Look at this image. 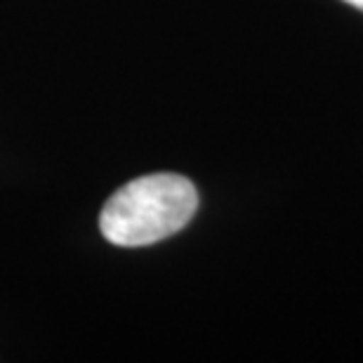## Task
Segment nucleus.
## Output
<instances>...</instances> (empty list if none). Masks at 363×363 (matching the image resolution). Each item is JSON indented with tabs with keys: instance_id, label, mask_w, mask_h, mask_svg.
I'll return each mask as SVG.
<instances>
[{
	"instance_id": "obj_1",
	"label": "nucleus",
	"mask_w": 363,
	"mask_h": 363,
	"mask_svg": "<svg viewBox=\"0 0 363 363\" xmlns=\"http://www.w3.org/2000/svg\"><path fill=\"white\" fill-rule=\"evenodd\" d=\"M199 208L196 186L182 175L158 172L128 182L104 203L99 229L123 248L158 243L184 229Z\"/></svg>"
},
{
	"instance_id": "obj_2",
	"label": "nucleus",
	"mask_w": 363,
	"mask_h": 363,
	"mask_svg": "<svg viewBox=\"0 0 363 363\" xmlns=\"http://www.w3.org/2000/svg\"><path fill=\"white\" fill-rule=\"evenodd\" d=\"M345 3H350L354 7H359V10H363V0H345Z\"/></svg>"
}]
</instances>
